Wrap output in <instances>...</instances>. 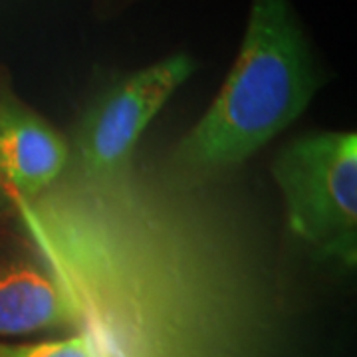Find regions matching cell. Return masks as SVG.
I'll list each match as a JSON object with an SVG mask.
<instances>
[{"label":"cell","instance_id":"obj_2","mask_svg":"<svg viewBox=\"0 0 357 357\" xmlns=\"http://www.w3.org/2000/svg\"><path fill=\"white\" fill-rule=\"evenodd\" d=\"M290 229L316 252L357 262V135L310 133L282 149L272 165Z\"/></svg>","mask_w":357,"mask_h":357},{"label":"cell","instance_id":"obj_3","mask_svg":"<svg viewBox=\"0 0 357 357\" xmlns=\"http://www.w3.org/2000/svg\"><path fill=\"white\" fill-rule=\"evenodd\" d=\"M192 72L189 54H173L105 89L77 129V155L86 177L98 181L121 173L143 131Z\"/></svg>","mask_w":357,"mask_h":357},{"label":"cell","instance_id":"obj_4","mask_svg":"<svg viewBox=\"0 0 357 357\" xmlns=\"http://www.w3.org/2000/svg\"><path fill=\"white\" fill-rule=\"evenodd\" d=\"M68 161L64 137L10 91L0 93V185L16 203L48 189Z\"/></svg>","mask_w":357,"mask_h":357},{"label":"cell","instance_id":"obj_1","mask_svg":"<svg viewBox=\"0 0 357 357\" xmlns=\"http://www.w3.org/2000/svg\"><path fill=\"white\" fill-rule=\"evenodd\" d=\"M318 72L290 0H252L241 52L222 88L178 145L191 169L238 165L306 112Z\"/></svg>","mask_w":357,"mask_h":357},{"label":"cell","instance_id":"obj_6","mask_svg":"<svg viewBox=\"0 0 357 357\" xmlns=\"http://www.w3.org/2000/svg\"><path fill=\"white\" fill-rule=\"evenodd\" d=\"M0 357H96L86 335L32 345H0Z\"/></svg>","mask_w":357,"mask_h":357},{"label":"cell","instance_id":"obj_5","mask_svg":"<svg viewBox=\"0 0 357 357\" xmlns=\"http://www.w3.org/2000/svg\"><path fill=\"white\" fill-rule=\"evenodd\" d=\"M77 312L50 266L16 260L0 266V335L20 337L77 326Z\"/></svg>","mask_w":357,"mask_h":357}]
</instances>
